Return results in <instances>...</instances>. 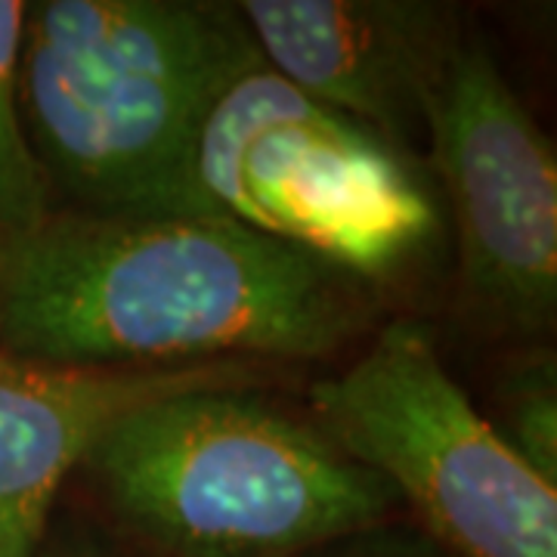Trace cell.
Returning <instances> with one entry per match:
<instances>
[{"label":"cell","mask_w":557,"mask_h":557,"mask_svg":"<svg viewBox=\"0 0 557 557\" xmlns=\"http://www.w3.org/2000/svg\"><path fill=\"white\" fill-rule=\"evenodd\" d=\"M350 278L233 220L69 208L0 245V350L90 372L322 359L362 322Z\"/></svg>","instance_id":"cell-1"},{"label":"cell","mask_w":557,"mask_h":557,"mask_svg":"<svg viewBox=\"0 0 557 557\" xmlns=\"http://www.w3.org/2000/svg\"><path fill=\"white\" fill-rule=\"evenodd\" d=\"M258 65L236 3L40 0L22 28V119L72 211L199 214L201 124Z\"/></svg>","instance_id":"cell-2"},{"label":"cell","mask_w":557,"mask_h":557,"mask_svg":"<svg viewBox=\"0 0 557 557\" xmlns=\"http://www.w3.org/2000/svg\"><path fill=\"white\" fill-rule=\"evenodd\" d=\"M81 468L121 527L164 557H300L399 505L317 421L245 387L139 406Z\"/></svg>","instance_id":"cell-3"},{"label":"cell","mask_w":557,"mask_h":557,"mask_svg":"<svg viewBox=\"0 0 557 557\" xmlns=\"http://www.w3.org/2000/svg\"><path fill=\"white\" fill-rule=\"evenodd\" d=\"M199 214L298 248L347 276L406 270L434 242L437 201L416 159L258 65L201 124Z\"/></svg>","instance_id":"cell-4"},{"label":"cell","mask_w":557,"mask_h":557,"mask_svg":"<svg viewBox=\"0 0 557 557\" xmlns=\"http://www.w3.org/2000/svg\"><path fill=\"white\" fill-rule=\"evenodd\" d=\"M317 424L458 557H557V486L498 437L416 319L310 394Z\"/></svg>","instance_id":"cell-5"},{"label":"cell","mask_w":557,"mask_h":557,"mask_svg":"<svg viewBox=\"0 0 557 557\" xmlns=\"http://www.w3.org/2000/svg\"><path fill=\"white\" fill-rule=\"evenodd\" d=\"M424 143L456 223L468 307L496 329H545L557 310L555 146L471 40L431 94Z\"/></svg>","instance_id":"cell-6"},{"label":"cell","mask_w":557,"mask_h":557,"mask_svg":"<svg viewBox=\"0 0 557 557\" xmlns=\"http://www.w3.org/2000/svg\"><path fill=\"white\" fill-rule=\"evenodd\" d=\"M236 10L270 72L409 156L465 44L456 10L431 0H242Z\"/></svg>","instance_id":"cell-7"},{"label":"cell","mask_w":557,"mask_h":557,"mask_svg":"<svg viewBox=\"0 0 557 557\" xmlns=\"http://www.w3.org/2000/svg\"><path fill=\"white\" fill-rule=\"evenodd\" d=\"M248 362L183 369L90 372L57 369L0 350V557H38L62 480L84 465L94 443L156 399L245 387Z\"/></svg>","instance_id":"cell-8"},{"label":"cell","mask_w":557,"mask_h":557,"mask_svg":"<svg viewBox=\"0 0 557 557\" xmlns=\"http://www.w3.org/2000/svg\"><path fill=\"white\" fill-rule=\"evenodd\" d=\"M22 0H0V245L22 239L53 214L50 183L32 149L20 97Z\"/></svg>","instance_id":"cell-9"},{"label":"cell","mask_w":557,"mask_h":557,"mask_svg":"<svg viewBox=\"0 0 557 557\" xmlns=\"http://www.w3.org/2000/svg\"><path fill=\"white\" fill-rule=\"evenodd\" d=\"M498 437L539 478L557 486V366L552 354L523 357L502 381Z\"/></svg>","instance_id":"cell-10"},{"label":"cell","mask_w":557,"mask_h":557,"mask_svg":"<svg viewBox=\"0 0 557 557\" xmlns=\"http://www.w3.org/2000/svg\"><path fill=\"white\" fill-rule=\"evenodd\" d=\"M38 557H50V555H44V552H40ZM53 557H109V555H102V552L90 548V545H69L65 552H57Z\"/></svg>","instance_id":"cell-11"},{"label":"cell","mask_w":557,"mask_h":557,"mask_svg":"<svg viewBox=\"0 0 557 557\" xmlns=\"http://www.w3.org/2000/svg\"><path fill=\"white\" fill-rule=\"evenodd\" d=\"M366 557H381V555H366Z\"/></svg>","instance_id":"cell-12"}]
</instances>
